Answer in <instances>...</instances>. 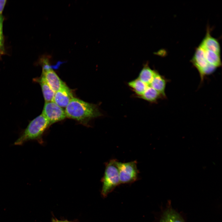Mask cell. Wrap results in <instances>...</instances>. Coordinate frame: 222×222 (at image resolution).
I'll return each instance as SVG.
<instances>
[{
  "instance_id": "1",
  "label": "cell",
  "mask_w": 222,
  "mask_h": 222,
  "mask_svg": "<svg viewBox=\"0 0 222 222\" xmlns=\"http://www.w3.org/2000/svg\"><path fill=\"white\" fill-rule=\"evenodd\" d=\"M66 117L87 124L92 119L101 116V113L94 104L74 97L65 108Z\"/></svg>"
},
{
  "instance_id": "2",
  "label": "cell",
  "mask_w": 222,
  "mask_h": 222,
  "mask_svg": "<svg viewBox=\"0 0 222 222\" xmlns=\"http://www.w3.org/2000/svg\"><path fill=\"white\" fill-rule=\"evenodd\" d=\"M50 125L47 119L42 114H41L31 121L27 127L21 131L14 144L21 146L31 140H36L41 142L44 132Z\"/></svg>"
},
{
  "instance_id": "3",
  "label": "cell",
  "mask_w": 222,
  "mask_h": 222,
  "mask_svg": "<svg viewBox=\"0 0 222 222\" xmlns=\"http://www.w3.org/2000/svg\"><path fill=\"white\" fill-rule=\"evenodd\" d=\"M117 161L110 160L106 163L104 173L101 181L102 183L101 194L106 197L120 183L117 166Z\"/></svg>"
},
{
  "instance_id": "4",
  "label": "cell",
  "mask_w": 222,
  "mask_h": 222,
  "mask_svg": "<svg viewBox=\"0 0 222 222\" xmlns=\"http://www.w3.org/2000/svg\"><path fill=\"white\" fill-rule=\"evenodd\" d=\"M191 62L197 70L202 83L205 76L212 74L216 68L208 63L205 57L204 51L200 46L196 49Z\"/></svg>"
},
{
  "instance_id": "5",
  "label": "cell",
  "mask_w": 222,
  "mask_h": 222,
  "mask_svg": "<svg viewBox=\"0 0 222 222\" xmlns=\"http://www.w3.org/2000/svg\"><path fill=\"white\" fill-rule=\"evenodd\" d=\"M117 166L121 184L131 183L138 179L139 172L136 161L125 162L117 161Z\"/></svg>"
},
{
  "instance_id": "6",
  "label": "cell",
  "mask_w": 222,
  "mask_h": 222,
  "mask_svg": "<svg viewBox=\"0 0 222 222\" xmlns=\"http://www.w3.org/2000/svg\"><path fill=\"white\" fill-rule=\"evenodd\" d=\"M42 65V75L51 88L55 92L66 84L59 78L52 69L47 57H43L41 60Z\"/></svg>"
},
{
  "instance_id": "7",
  "label": "cell",
  "mask_w": 222,
  "mask_h": 222,
  "mask_svg": "<svg viewBox=\"0 0 222 222\" xmlns=\"http://www.w3.org/2000/svg\"><path fill=\"white\" fill-rule=\"evenodd\" d=\"M42 114L50 125L62 121L66 117L65 110L53 101L45 102Z\"/></svg>"
},
{
  "instance_id": "8",
  "label": "cell",
  "mask_w": 222,
  "mask_h": 222,
  "mask_svg": "<svg viewBox=\"0 0 222 222\" xmlns=\"http://www.w3.org/2000/svg\"><path fill=\"white\" fill-rule=\"evenodd\" d=\"M73 98L71 90L65 84L55 92L53 101L61 108H66Z\"/></svg>"
},
{
  "instance_id": "9",
  "label": "cell",
  "mask_w": 222,
  "mask_h": 222,
  "mask_svg": "<svg viewBox=\"0 0 222 222\" xmlns=\"http://www.w3.org/2000/svg\"><path fill=\"white\" fill-rule=\"evenodd\" d=\"M202 48L220 54V46L217 39L212 36L209 29L208 28L206 35L199 45Z\"/></svg>"
},
{
  "instance_id": "10",
  "label": "cell",
  "mask_w": 222,
  "mask_h": 222,
  "mask_svg": "<svg viewBox=\"0 0 222 222\" xmlns=\"http://www.w3.org/2000/svg\"><path fill=\"white\" fill-rule=\"evenodd\" d=\"M159 222H185L181 215L173 209L170 204L163 212Z\"/></svg>"
},
{
  "instance_id": "11",
  "label": "cell",
  "mask_w": 222,
  "mask_h": 222,
  "mask_svg": "<svg viewBox=\"0 0 222 222\" xmlns=\"http://www.w3.org/2000/svg\"><path fill=\"white\" fill-rule=\"evenodd\" d=\"M168 80L165 77L160 75L157 71L149 86L158 92L163 98H166L165 88Z\"/></svg>"
},
{
  "instance_id": "12",
  "label": "cell",
  "mask_w": 222,
  "mask_h": 222,
  "mask_svg": "<svg viewBox=\"0 0 222 222\" xmlns=\"http://www.w3.org/2000/svg\"><path fill=\"white\" fill-rule=\"evenodd\" d=\"M34 80L40 85L45 102L53 101L55 92L50 87L44 77L41 75L40 77Z\"/></svg>"
},
{
  "instance_id": "13",
  "label": "cell",
  "mask_w": 222,
  "mask_h": 222,
  "mask_svg": "<svg viewBox=\"0 0 222 222\" xmlns=\"http://www.w3.org/2000/svg\"><path fill=\"white\" fill-rule=\"evenodd\" d=\"M157 71L151 69L147 64L141 70L138 77L142 81L149 85Z\"/></svg>"
},
{
  "instance_id": "14",
  "label": "cell",
  "mask_w": 222,
  "mask_h": 222,
  "mask_svg": "<svg viewBox=\"0 0 222 222\" xmlns=\"http://www.w3.org/2000/svg\"><path fill=\"white\" fill-rule=\"evenodd\" d=\"M139 97L151 103L155 102L160 99L163 98L158 92L149 85Z\"/></svg>"
},
{
  "instance_id": "15",
  "label": "cell",
  "mask_w": 222,
  "mask_h": 222,
  "mask_svg": "<svg viewBox=\"0 0 222 222\" xmlns=\"http://www.w3.org/2000/svg\"><path fill=\"white\" fill-rule=\"evenodd\" d=\"M128 84L139 97L143 94L149 86L138 78L129 81Z\"/></svg>"
},
{
  "instance_id": "16",
  "label": "cell",
  "mask_w": 222,
  "mask_h": 222,
  "mask_svg": "<svg viewBox=\"0 0 222 222\" xmlns=\"http://www.w3.org/2000/svg\"><path fill=\"white\" fill-rule=\"evenodd\" d=\"M202 48L204 51L205 57L208 63L216 68L220 67L221 65L220 54Z\"/></svg>"
},
{
  "instance_id": "17",
  "label": "cell",
  "mask_w": 222,
  "mask_h": 222,
  "mask_svg": "<svg viewBox=\"0 0 222 222\" xmlns=\"http://www.w3.org/2000/svg\"><path fill=\"white\" fill-rule=\"evenodd\" d=\"M3 17L2 15H0V44L4 46V39L3 32Z\"/></svg>"
},
{
  "instance_id": "18",
  "label": "cell",
  "mask_w": 222,
  "mask_h": 222,
  "mask_svg": "<svg viewBox=\"0 0 222 222\" xmlns=\"http://www.w3.org/2000/svg\"><path fill=\"white\" fill-rule=\"evenodd\" d=\"M6 2V0H0V15H2V12Z\"/></svg>"
},
{
  "instance_id": "19",
  "label": "cell",
  "mask_w": 222,
  "mask_h": 222,
  "mask_svg": "<svg viewBox=\"0 0 222 222\" xmlns=\"http://www.w3.org/2000/svg\"><path fill=\"white\" fill-rule=\"evenodd\" d=\"M5 51L4 46L0 44V56L3 54Z\"/></svg>"
},
{
  "instance_id": "20",
  "label": "cell",
  "mask_w": 222,
  "mask_h": 222,
  "mask_svg": "<svg viewBox=\"0 0 222 222\" xmlns=\"http://www.w3.org/2000/svg\"><path fill=\"white\" fill-rule=\"evenodd\" d=\"M52 222H71L68 221H61V220H58L54 219L53 220Z\"/></svg>"
}]
</instances>
